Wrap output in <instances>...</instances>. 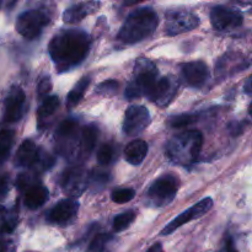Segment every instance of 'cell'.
<instances>
[{"label":"cell","instance_id":"cell-12","mask_svg":"<svg viewBox=\"0 0 252 252\" xmlns=\"http://www.w3.org/2000/svg\"><path fill=\"white\" fill-rule=\"evenodd\" d=\"M211 22L218 31H231L243 25L244 16L239 10L218 5L212 9Z\"/></svg>","mask_w":252,"mask_h":252},{"label":"cell","instance_id":"cell-25","mask_svg":"<svg viewBox=\"0 0 252 252\" xmlns=\"http://www.w3.org/2000/svg\"><path fill=\"white\" fill-rule=\"evenodd\" d=\"M59 98L58 96H49L43 100V102L39 106L38 111H37V117H38V122L41 123L42 121L47 120L48 117H51L54 112L57 111V108L59 107Z\"/></svg>","mask_w":252,"mask_h":252},{"label":"cell","instance_id":"cell-2","mask_svg":"<svg viewBox=\"0 0 252 252\" xmlns=\"http://www.w3.org/2000/svg\"><path fill=\"white\" fill-rule=\"evenodd\" d=\"M159 26V16L152 7H142L130 12L118 32V41L134 44L148 38Z\"/></svg>","mask_w":252,"mask_h":252},{"label":"cell","instance_id":"cell-33","mask_svg":"<svg viewBox=\"0 0 252 252\" xmlns=\"http://www.w3.org/2000/svg\"><path fill=\"white\" fill-rule=\"evenodd\" d=\"M108 181H110V175L103 171H94L88 177V185L91 184L95 185V186H103Z\"/></svg>","mask_w":252,"mask_h":252},{"label":"cell","instance_id":"cell-24","mask_svg":"<svg viewBox=\"0 0 252 252\" xmlns=\"http://www.w3.org/2000/svg\"><path fill=\"white\" fill-rule=\"evenodd\" d=\"M17 224L16 209L0 208V233L10 234L14 231Z\"/></svg>","mask_w":252,"mask_h":252},{"label":"cell","instance_id":"cell-4","mask_svg":"<svg viewBox=\"0 0 252 252\" xmlns=\"http://www.w3.org/2000/svg\"><path fill=\"white\" fill-rule=\"evenodd\" d=\"M159 79V73L153 62L149 59H138L133 70V79L126 89V97L128 100L149 96Z\"/></svg>","mask_w":252,"mask_h":252},{"label":"cell","instance_id":"cell-40","mask_svg":"<svg viewBox=\"0 0 252 252\" xmlns=\"http://www.w3.org/2000/svg\"><path fill=\"white\" fill-rule=\"evenodd\" d=\"M245 91L249 94V95H250V94H251V78H248V80H246Z\"/></svg>","mask_w":252,"mask_h":252},{"label":"cell","instance_id":"cell-1","mask_svg":"<svg viewBox=\"0 0 252 252\" xmlns=\"http://www.w3.org/2000/svg\"><path fill=\"white\" fill-rule=\"evenodd\" d=\"M90 46V36L83 30H62L51 39L48 52L59 73H63L84 62Z\"/></svg>","mask_w":252,"mask_h":252},{"label":"cell","instance_id":"cell-34","mask_svg":"<svg viewBox=\"0 0 252 252\" xmlns=\"http://www.w3.org/2000/svg\"><path fill=\"white\" fill-rule=\"evenodd\" d=\"M52 90V81L49 76H44L39 80L38 85H37V95L38 97H44L49 91Z\"/></svg>","mask_w":252,"mask_h":252},{"label":"cell","instance_id":"cell-23","mask_svg":"<svg viewBox=\"0 0 252 252\" xmlns=\"http://www.w3.org/2000/svg\"><path fill=\"white\" fill-rule=\"evenodd\" d=\"M90 76H83L78 83L74 85V88L71 89L70 93L68 94V98H66V106L69 108H73L78 105L81 101V98L84 97V94H85L86 89L90 85Z\"/></svg>","mask_w":252,"mask_h":252},{"label":"cell","instance_id":"cell-26","mask_svg":"<svg viewBox=\"0 0 252 252\" xmlns=\"http://www.w3.org/2000/svg\"><path fill=\"white\" fill-rule=\"evenodd\" d=\"M112 241V236L108 234H98L93 239L85 252H111Z\"/></svg>","mask_w":252,"mask_h":252},{"label":"cell","instance_id":"cell-16","mask_svg":"<svg viewBox=\"0 0 252 252\" xmlns=\"http://www.w3.org/2000/svg\"><path fill=\"white\" fill-rule=\"evenodd\" d=\"M177 89H179V83L170 76H165L158 79L148 98L160 107H166L176 96Z\"/></svg>","mask_w":252,"mask_h":252},{"label":"cell","instance_id":"cell-13","mask_svg":"<svg viewBox=\"0 0 252 252\" xmlns=\"http://www.w3.org/2000/svg\"><path fill=\"white\" fill-rule=\"evenodd\" d=\"M212 207H213V199L209 198V197L202 199V201H199L197 204L189 207V208L187 209V211H185L184 213L177 216L171 223L167 224V225L161 230L160 235L162 236L170 235V234L174 233L175 230H177V229H179L180 226L184 225V224H187L189 221L194 220V219H198L201 218V217H203L204 214H207L209 211H211Z\"/></svg>","mask_w":252,"mask_h":252},{"label":"cell","instance_id":"cell-22","mask_svg":"<svg viewBox=\"0 0 252 252\" xmlns=\"http://www.w3.org/2000/svg\"><path fill=\"white\" fill-rule=\"evenodd\" d=\"M98 138V129L95 126H86L80 132V150L83 157H89L93 153Z\"/></svg>","mask_w":252,"mask_h":252},{"label":"cell","instance_id":"cell-38","mask_svg":"<svg viewBox=\"0 0 252 252\" xmlns=\"http://www.w3.org/2000/svg\"><path fill=\"white\" fill-rule=\"evenodd\" d=\"M226 252H238L235 248V244L231 238L226 239Z\"/></svg>","mask_w":252,"mask_h":252},{"label":"cell","instance_id":"cell-9","mask_svg":"<svg viewBox=\"0 0 252 252\" xmlns=\"http://www.w3.org/2000/svg\"><path fill=\"white\" fill-rule=\"evenodd\" d=\"M59 152L63 155H73L74 149L80 148V133L79 123L74 118L64 120L56 132Z\"/></svg>","mask_w":252,"mask_h":252},{"label":"cell","instance_id":"cell-32","mask_svg":"<svg viewBox=\"0 0 252 252\" xmlns=\"http://www.w3.org/2000/svg\"><path fill=\"white\" fill-rule=\"evenodd\" d=\"M120 89V84L116 80H106L103 83L98 84L96 88V94L97 95H113Z\"/></svg>","mask_w":252,"mask_h":252},{"label":"cell","instance_id":"cell-27","mask_svg":"<svg viewBox=\"0 0 252 252\" xmlns=\"http://www.w3.org/2000/svg\"><path fill=\"white\" fill-rule=\"evenodd\" d=\"M15 132L12 129L0 130V160H4L9 157L14 144Z\"/></svg>","mask_w":252,"mask_h":252},{"label":"cell","instance_id":"cell-14","mask_svg":"<svg viewBox=\"0 0 252 252\" xmlns=\"http://www.w3.org/2000/svg\"><path fill=\"white\" fill-rule=\"evenodd\" d=\"M26 95L20 86H12L4 102V121L7 123L19 122L25 115Z\"/></svg>","mask_w":252,"mask_h":252},{"label":"cell","instance_id":"cell-19","mask_svg":"<svg viewBox=\"0 0 252 252\" xmlns=\"http://www.w3.org/2000/svg\"><path fill=\"white\" fill-rule=\"evenodd\" d=\"M246 65L248 64H245L244 57L238 56L235 53H229L219 61L218 65H217V75L219 78L230 76L233 74L238 73V71L244 70Z\"/></svg>","mask_w":252,"mask_h":252},{"label":"cell","instance_id":"cell-31","mask_svg":"<svg viewBox=\"0 0 252 252\" xmlns=\"http://www.w3.org/2000/svg\"><path fill=\"white\" fill-rule=\"evenodd\" d=\"M134 196H135V191L132 189H117L111 193V198H112V201L118 204H123L132 201Z\"/></svg>","mask_w":252,"mask_h":252},{"label":"cell","instance_id":"cell-30","mask_svg":"<svg viewBox=\"0 0 252 252\" xmlns=\"http://www.w3.org/2000/svg\"><path fill=\"white\" fill-rule=\"evenodd\" d=\"M115 148L111 144L101 145L100 149L97 150V161L101 166H107L115 159Z\"/></svg>","mask_w":252,"mask_h":252},{"label":"cell","instance_id":"cell-18","mask_svg":"<svg viewBox=\"0 0 252 252\" xmlns=\"http://www.w3.org/2000/svg\"><path fill=\"white\" fill-rule=\"evenodd\" d=\"M181 74L187 85L201 89L209 79V69L202 61L189 62L181 65Z\"/></svg>","mask_w":252,"mask_h":252},{"label":"cell","instance_id":"cell-36","mask_svg":"<svg viewBox=\"0 0 252 252\" xmlns=\"http://www.w3.org/2000/svg\"><path fill=\"white\" fill-rule=\"evenodd\" d=\"M7 192H9V176L2 175L0 176V199L4 198Z\"/></svg>","mask_w":252,"mask_h":252},{"label":"cell","instance_id":"cell-10","mask_svg":"<svg viewBox=\"0 0 252 252\" xmlns=\"http://www.w3.org/2000/svg\"><path fill=\"white\" fill-rule=\"evenodd\" d=\"M199 26V19L196 14L186 10H177L167 15L165 32L167 36H177L184 32L192 31Z\"/></svg>","mask_w":252,"mask_h":252},{"label":"cell","instance_id":"cell-21","mask_svg":"<svg viewBox=\"0 0 252 252\" xmlns=\"http://www.w3.org/2000/svg\"><path fill=\"white\" fill-rule=\"evenodd\" d=\"M125 159L128 164L130 165H140L144 161L145 157L148 154V144L147 142L142 139H135L130 142L127 147L125 148Z\"/></svg>","mask_w":252,"mask_h":252},{"label":"cell","instance_id":"cell-35","mask_svg":"<svg viewBox=\"0 0 252 252\" xmlns=\"http://www.w3.org/2000/svg\"><path fill=\"white\" fill-rule=\"evenodd\" d=\"M0 252H15V245L12 240L6 238H0Z\"/></svg>","mask_w":252,"mask_h":252},{"label":"cell","instance_id":"cell-8","mask_svg":"<svg viewBox=\"0 0 252 252\" xmlns=\"http://www.w3.org/2000/svg\"><path fill=\"white\" fill-rule=\"evenodd\" d=\"M17 186L24 192V203L31 211L38 209L48 201L49 191L38 181H33L29 175H21L17 180Z\"/></svg>","mask_w":252,"mask_h":252},{"label":"cell","instance_id":"cell-5","mask_svg":"<svg viewBox=\"0 0 252 252\" xmlns=\"http://www.w3.org/2000/svg\"><path fill=\"white\" fill-rule=\"evenodd\" d=\"M54 164V159L39 149L32 140L21 143L15 155V165L19 167H31L37 170H47Z\"/></svg>","mask_w":252,"mask_h":252},{"label":"cell","instance_id":"cell-29","mask_svg":"<svg viewBox=\"0 0 252 252\" xmlns=\"http://www.w3.org/2000/svg\"><path fill=\"white\" fill-rule=\"evenodd\" d=\"M135 219V212L128 211L125 213L118 214L117 217H115L112 221V228L116 233H121V231L126 230L130 224L134 221Z\"/></svg>","mask_w":252,"mask_h":252},{"label":"cell","instance_id":"cell-3","mask_svg":"<svg viewBox=\"0 0 252 252\" xmlns=\"http://www.w3.org/2000/svg\"><path fill=\"white\" fill-rule=\"evenodd\" d=\"M202 145L203 135L199 130H186L169 140L166 154L175 164L189 166L199 158Z\"/></svg>","mask_w":252,"mask_h":252},{"label":"cell","instance_id":"cell-28","mask_svg":"<svg viewBox=\"0 0 252 252\" xmlns=\"http://www.w3.org/2000/svg\"><path fill=\"white\" fill-rule=\"evenodd\" d=\"M198 121V115L196 113H181L177 116H171L167 121V125L171 128H185L193 125Z\"/></svg>","mask_w":252,"mask_h":252},{"label":"cell","instance_id":"cell-11","mask_svg":"<svg viewBox=\"0 0 252 252\" xmlns=\"http://www.w3.org/2000/svg\"><path fill=\"white\" fill-rule=\"evenodd\" d=\"M150 121H152L150 113L145 106H129L126 111L123 132L129 137H137L147 129L148 126L150 125Z\"/></svg>","mask_w":252,"mask_h":252},{"label":"cell","instance_id":"cell-15","mask_svg":"<svg viewBox=\"0 0 252 252\" xmlns=\"http://www.w3.org/2000/svg\"><path fill=\"white\" fill-rule=\"evenodd\" d=\"M61 186L70 197H78L88 186V176L80 167H69L62 174Z\"/></svg>","mask_w":252,"mask_h":252},{"label":"cell","instance_id":"cell-17","mask_svg":"<svg viewBox=\"0 0 252 252\" xmlns=\"http://www.w3.org/2000/svg\"><path fill=\"white\" fill-rule=\"evenodd\" d=\"M79 211V203L74 198L63 199L58 202L53 208L47 213V220L56 225H68L74 220Z\"/></svg>","mask_w":252,"mask_h":252},{"label":"cell","instance_id":"cell-20","mask_svg":"<svg viewBox=\"0 0 252 252\" xmlns=\"http://www.w3.org/2000/svg\"><path fill=\"white\" fill-rule=\"evenodd\" d=\"M100 6V2L97 1H88V2H79V4L73 5L69 9H66L63 14V20L66 24H75V22L81 21L84 17L89 16Z\"/></svg>","mask_w":252,"mask_h":252},{"label":"cell","instance_id":"cell-6","mask_svg":"<svg viewBox=\"0 0 252 252\" xmlns=\"http://www.w3.org/2000/svg\"><path fill=\"white\" fill-rule=\"evenodd\" d=\"M49 21H51V16L44 10H27L17 17L15 27L19 34L29 41H32L42 33Z\"/></svg>","mask_w":252,"mask_h":252},{"label":"cell","instance_id":"cell-7","mask_svg":"<svg viewBox=\"0 0 252 252\" xmlns=\"http://www.w3.org/2000/svg\"><path fill=\"white\" fill-rule=\"evenodd\" d=\"M179 186V179L175 175L167 174L160 176L150 186L148 191V198L155 207H165L174 201Z\"/></svg>","mask_w":252,"mask_h":252},{"label":"cell","instance_id":"cell-39","mask_svg":"<svg viewBox=\"0 0 252 252\" xmlns=\"http://www.w3.org/2000/svg\"><path fill=\"white\" fill-rule=\"evenodd\" d=\"M147 252H164V250H162L161 244L158 243V244H155V245H153Z\"/></svg>","mask_w":252,"mask_h":252},{"label":"cell","instance_id":"cell-37","mask_svg":"<svg viewBox=\"0 0 252 252\" xmlns=\"http://www.w3.org/2000/svg\"><path fill=\"white\" fill-rule=\"evenodd\" d=\"M229 130L233 135H239L241 134V132L244 130V123L243 122H239V123H231L229 126Z\"/></svg>","mask_w":252,"mask_h":252}]
</instances>
